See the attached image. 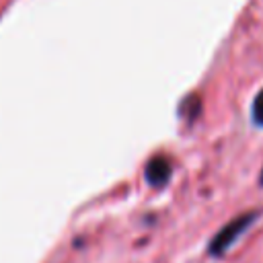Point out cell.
<instances>
[{
    "label": "cell",
    "instance_id": "1",
    "mask_svg": "<svg viewBox=\"0 0 263 263\" xmlns=\"http://www.w3.org/2000/svg\"><path fill=\"white\" fill-rule=\"evenodd\" d=\"M259 216H261L259 210H251V212H245V214H238L236 218H232L228 224H224V226L212 236V240H210V245H208V253H210L212 257H222V255L234 245V240H236L238 236H242L245 230H247Z\"/></svg>",
    "mask_w": 263,
    "mask_h": 263
},
{
    "label": "cell",
    "instance_id": "2",
    "mask_svg": "<svg viewBox=\"0 0 263 263\" xmlns=\"http://www.w3.org/2000/svg\"><path fill=\"white\" fill-rule=\"evenodd\" d=\"M171 173H173L171 160L162 154L152 156L144 166V179L150 187H164L166 181L171 179Z\"/></svg>",
    "mask_w": 263,
    "mask_h": 263
},
{
    "label": "cell",
    "instance_id": "3",
    "mask_svg": "<svg viewBox=\"0 0 263 263\" xmlns=\"http://www.w3.org/2000/svg\"><path fill=\"white\" fill-rule=\"evenodd\" d=\"M199 109H201V103H199V99L193 95V97H185V101H183L181 107H179V113H181V117L195 119L197 113H199Z\"/></svg>",
    "mask_w": 263,
    "mask_h": 263
},
{
    "label": "cell",
    "instance_id": "4",
    "mask_svg": "<svg viewBox=\"0 0 263 263\" xmlns=\"http://www.w3.org/2000/svg\"><path fill=\"white\" fill-rule=\"evenodd\" d=\"M251 115H253V121L263 127V88L257 92L255 101H253V109H251Z\"/></svg>",
    "mask_w": 263,
    "mask_h": 263
},
{
    "label": "cell",
    "instance_id": "5",
    "mask_svg": "<svg viewBox=\"0 0 263 263\" xmlns=\"http://www.w3.org/2000/svg\"><path fill=\"white\" fill-rule=\"evenodd\" d=\"M259 185L263 187V168H261V175H259Z\"/></svg>",
    "mask_w": 263,
    "mask_h": 263
}]
</instances>
